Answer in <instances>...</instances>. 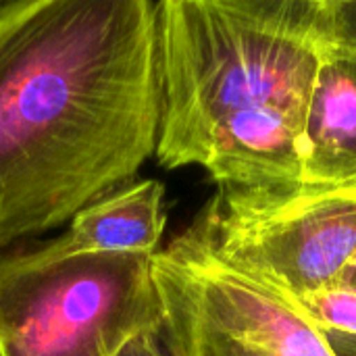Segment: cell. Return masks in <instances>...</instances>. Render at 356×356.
Here are the masks:
<instances>
[{
	"instance_id": "1",
	"label": "cell",
	"mask_w": 356,
	"mask_h": 356,
	"mask_svg": "<svg viewBox=\"0 0 356 356\" xmlns=\"http://www.w3.org/2000/svg\"><path fill=\"white\" fill-rule=\"evenodd\" d=\"M156 2H0V254L156 152Z\"/></svg>"
},
{
	"instance_id": "2",
	"label": "cell",
	"mask_w": 356,
	"mask_h": 356,
	"mask_svg": "<svg viewBox=\"0 0 356 356\" xmlns=\"http://www.w3.org/2000/svg\"><path fill=\"white\" fill-rule=\"evenodd\" d=\"M342 0L156 2V159L202 167L219 194L302 192V138Z\"/></svg>"
},
{
	"instance_id": "3",
	"label": "cell",
	"mask_w": 356,
	"mask_h": 356,
	"mask_svg": "<svg viewBox=\"0 0 356 356\" xmlns=\"http://www.w3.org/2000/svg\"><path fill=\"white\" fill-rule=\"evenodd\" d=\"M152 257L2 252L0 356H115L159 332Z\"/></svg>"
},
{
	"instance_id": "4",
	"label": "cell",
	"mask_w": 356,
	"mask_h": 356,
	"mask_svg": "<svg viewBox=\"0 0 356 356\" xmlns=\"http://www.w3.org/2000/svg\"><path fill=\"white\" fill-rule=\"evenodd\" d=\"M169 356H336L296 298L227 261L196 219L152 257Z\"/></svg>"
},
{
	"instance_id": "5",
	"label": "cell",
	"mask_w": 356,
	"mask_h": 356,
	"mask_svg": "<svg viewBox=\"0 0 356 356\" xmlns=\"http://www.w3.org/2000/svg\"><path fill=\"white\" fill-rule=\"evenodd\" d=\"M196 219L227 261L296 300L344 284L356 261V192L219 194Z\"/></svg>"
},
{
	"instance_id": "6",
	"label": "cell",
	"mask_w": 356,
	"mask_h": 356,
	"mask_svg": "<svg viewBox=\"0 0 356 356\" xmlns=\"http://www.w3.org/2000/svg\"><path fill=\"white\" fill-rule=\"evenodd\" d=\"M302 192H356V35L346 29L325 50L311 92Z\"/></svg>"
},
{
	"instance_id": "7",
	"label": "cell",
	"mask_w": 356,
	"mask_h": 356,
	"mask_svg": "<svg viewBox=\"0 0 356 356\" xmlns=\"http://www.w3.org/2000/svg\"><path fill=\"white\" fill-rule=\"evenodd\" d=\"M165 188L156 179L131 181L81 209L65 236L42 244L48 254H144L159 252L165 232Z\"/></svg>"
},
{
	"instance_id": "8",
	"label": "cell",
	"mask_w": 356,
	"mask_h": 356,
	"mask_svg": "<svg viewBox=\"0 0 356 356\" xmlns=\"http://www.w3.org/2000/svg\"><path fill=\"white\" fill-rule=\"evenodd\" d=\"M300 307L325 334L356 338V288L338 284L298 298Z\"/></svg>"
},
{
	"instance_id": "9",
	"label": "cell",
	"mask_w": 356,
	"mask_h": 356,
	"mask_svg": "<svg viewBox=\"0 0 356 356\" xmlns=\"http://www.w3.org/2000/svg\"><path fill=\"white\" fill-rule=\"evenodd\" d=\"M161 332V330H159ZM159 332H142L121 346L115 356H169Z\"/></svg>"
},
{
	"instance_id": "10",
	"label": "cell",
	"mask_w": 356,
	"mask_h": 356,
	"mask_svg": "<svg viewBox=\"0 0 356 356\" xmlns=\"http://www.w3.org/2000/svg\"><path fill=\"white\" fill-rule=\"evenodd\" d=\"M327 340L336 356H356V338L342 334H327Z\"/></svg>"
},
{
	"instance_id": "11",
	"label": "cell",
	"mask_w": 356,
	"mask_h": 356,
	"mask_svg": "<svg viewBox=\"0 0 356 356\" xmlns=\"http://www.w3.org/2000/svg\"><path fill=\"white\" fill-rule=\"evenodd\" d=\"M344 284H348V286H353L356 288V261L350 265V269H348V273H346V280H344Z\"/></svg>"
}]
</instances>
